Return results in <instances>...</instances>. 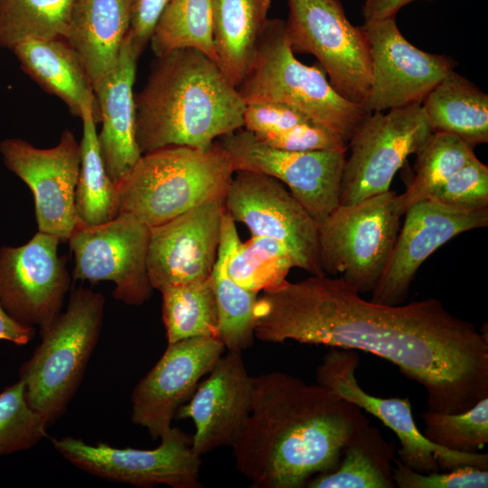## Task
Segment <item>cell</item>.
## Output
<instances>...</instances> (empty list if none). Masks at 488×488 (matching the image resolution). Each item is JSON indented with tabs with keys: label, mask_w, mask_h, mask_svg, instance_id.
<instances>
[{
	"label": "cell",
	"mask_w": 488,
	"mask_h": 488,
	"mask_svg": "<svg viewBox=\"0 0 488 488\" xmlns=\"http://www.w3.org/2000/svg\"><path fill=\"white\" fill-rule=\"evenodd\" d=\"M421 107L433 133L455 135L472 148L488 142V95L454 70Z\"/></svg>",
	"instance_id": "obj_26"
},
{
	"label": "cell",
	"mask_w": 488,
	"mask_h": 488,
	"mask_svg": "<svg viewBox=\"0 0 488 488\" xmlns=\"http://www.w3.org/2000/svg\"><path fill=\"white\" fill-rule=\"evenodd\" d=\"M141 50L129 33L113 68L93 85L100 112L98 143L105 170L118 185L142 156L136 136L133 87Z\"/></svg>",
	"instance_id": "obj_22"
},
{
	"label": "cell",
	"mask_w": 488,
	"mask_h": 488,
	"mask_svg": "<svg viewBox=\"0 0 488 488\" xmlns=\"http://www.w3.org/2000/svg\"><path fill=\"white\" fill-rule=\"evenodd\" d=\"M360 27L371 62V83L363 105L370 113L421 104L455 66L447 55L426 52L411 44L395 16L365 21Z\"/></svg>",
	"instance_id": "obj_16"
},
{
	"label": "cell",
	"mask_w": 488,
	"mask_h": 488,
	"mask_svg": "<svg viewBox=\"0 0 488 488\" xmlns=\"http://www.w3.org/2000/svg\"><path fill=\"white\" fill-rule=\"evenodd\" d=\"M237 235L235 221L225 208L217 259L210 277L218 309V339L229 351L242 352L252 345L255 337L258 293L239 286L227 274V258Z\"/></svg>",
	"instance_id": "obj_28"
},
{
	"label": "cell",
	"mask_w": 488,
	"mask_h": 488,
	"mask_svg": "<svg viewBox=\"0 0 488 488\" xmlns=\"http://www.w3.org/2000/svg\"><path fill=\"white\" fill-rule=\"evenodd\" d=\"M396 192L339 204L319 224L324 274L340 273L357 292L372 291L388 264L399 231Z\"/></svg>",
	"instance_id": "obj_7"
},
{
	"label": "cell",
	"mask_w": 488,
	"mask_h": 488,
	"mask_svg": "<svg viewBox=\"0 0 488 488\" xmlns=\"http://www.w3.org/2000/svg\"><path fill=\"white\" fill-rule=\"evenodd\" d=\"M393 480L399 488H487L488 470L461 466L444 473L420 474L394 459Z\"/></svg>",
	"instance_id": "obj_38"
},
{
	"label": "cell",
	"mask_w": 488,
	"mask_h": 488,
	"mask_svg": "<svg viewBox=\"0 0 488 488\" xmlns=\"http://www.w3.org/2000/svg\"><path fill=\"white\" fill-rule=\"evenodd\" d=\"M20 66L46 92L58 97L70 112L81 117L85 107L100 123V112L90 79L73 48L63 38L32 39L11 49Z\"/></svg>",
	"instance_id": "obj_24"
},
{
	"label": "cell",
	"mask_w": 488,
	"mask_h": 488,
	"mask_svg": "<svg viewBox=\"0 0 488 488\" xmlns=\"http://www.w3.org/2000/svg\"><path fill=\"white\" fill-rule=\"evenodd\" d=\"M149 42L155 57L190 48L216 62L211 0H169Z\"/></svg>",
	"instance_id": "obj_32"
},
{
	"label": "cell",
	"mask_w": 488,
	"mask_h": 488,
	"mask_svg": "<svg viewBox=\"0 0 488 488\" xmlns=\"http://www.w3.org/2000/svg\"><path fill=\"white\" fill-rule=\"evenodd\" d=\"M371 301L403 304L418 269L438 248L463 232L487 227L488 207L462 209L433 199L410 206Z\"/></svg>",
	"instance_id": "obj_18"
},
{
	"label": "cell",
	"mask_w": 488,
	"mask_h": 488,
	"mask_svg": "<svg viewBox=\"0 0 488 488\" xmlns=\"http://www.w3.org/2000/svg\"><path fill=\"white\" fill-rule=\"evenodd\" d=\"M295 267L287 249L275 239L253 236L241 242L237 235L231 244L226 271L239 286L258 293L279 286Z\"/></svg>",
	"instance_id": "obj_33"
},
{
	"label": "cell",
	"mask_w": 488,
	"mask_h": 488,
	"mask_svg": "<svg viewBox=\"0 0 488 488\" xmlns=\"http://www.w3.org/2000/svg\"><path fill=\"white\" fill-rule=\"evenodd\" d=\"M169 0H133L129 29L136 45L144 51Z\"/></svg>",
	"instance_id": "obj_41"
},
{
	"label": "cell",
	"mask_w": 488,
	"mask_h": 488,
	"mask_svg": "<svg viewBox=\"0 0 488 488\" xmlns=\"http://www.w3.org/2000/svg\"><path fill=\"white\" fill-rule=\"evenodd\" d=\"M74 0H0V49L32 39L64 38Z\"/></svg>",
	"instance_id": "obj_34"
},
{
	"label": "cell",
	"mask_w": 488,
	"mask_h": 488,
	"mask_svg": "<svg viewBox=\"0 0 488 488\" xmlns=\"http://www.w3.org/2000/svg\"><path fill=\"white\" fill-rule=\"evenodd\" d=\"M215 337H195L168 343L162 357L135 387L131 420L160 438L172 427L177 410L186 403L201 379L225 351Z\"/></svg>",
	"instance_id": "obj_19"
},
{
	"label": "cell",
	"mask_w": 488,
	"mask_h": 488,
	"mask_svg": "<svg viewBox=\"0 0 488 488\" xmlns=\"http://www.w3.org/2000/svg\"><path fill=\"white\" fill-rule=\"evenodd\" d=\"M104 308L101 293L73 289L65 311L40 329L41 343L20 367L26 399L48 424L64 413L81 382L99 342Z\"/></svg>",
	"instance_id": "obj_6"
},
{
	"label": "cell",
	"mask_w": 488,
	"mask_h": 488,
	"mask_svg": "<svg viewBox=\"0 0 488 488\" xmlns=\"http://www.w3.org/2000/svg\"><path fill=\"white\" fill-rule=\"evenodd\" d=\"M4 164L32 191L38 230L66 242L79 223L75 191L80 146L65 129L52 148H38L20 138L0 142Z\"/></svg>",
	"instance_id": "obj_15"
},
{
	"label": "cell",
	"mask_w": 488,
	"mask_h": 488,
	"mask_svg": "<svg viewBox=\"0 0 488 488\" xmlns=\"http://www.w3.org/2000/svg\"><path fill=\"white\" fill-rule=\"evenodd\" d=\"M429 199L468 210L488 207V166L475 156L454 173Z\"/></svg>",
	"instance_id": "obj_37"
},
{
	"label": "cell",
	"mask_w": 488,
	"mask_h": 488,
	"mask_svg": "<svg viewBox=\"0 0 488 488\" xmlns=\"http://www.w3.org/2000/svg\"><path fill=\"white\" fill-rule=\"evenodd\" d=\"M154 449L117 448L106 443L90 445L64 436L52 439L54 449L78 468L98 477L138 487L165 484L173 488H199V456L192 436L171 427Z\"/></svg>",
	"instance_id": "obj_11"
},
{
	"label": "cell",
	"mask_w": 488,
	"mask_h": 488,
	"mask_svg": "<svg viewBox=\"0 0 488 488\" xmlns=\"http://www.w3.org/2000/svg\"><path fill=\"white\" fill-rule=\"evenodd\" d=\"M48 425L28 403L22 380L0 392V456L34 446L47 436Z\"/></svg>",
	"instance_id": "obj_36"
},
{
	"label": "cell",
	"mask_w": 488,
	"mask_h": 488,
	"mask_svg": "<svg viewBox=\"0 0 488 488\" xmlns=\"http://www.w3.org/2000/svg\"><path fill=\"white\" fill-rule=\"evenodd\" d=\"M160 292L168 343L195 337L218 338V309L211 277Z\"/></svg>",
	"instance_id": "obj_30"
},
{
	"label": "cell",
	"mask_w": 488,
	"mask_h": 488,
	"mask_svg": "<svg viewBox=\"0 0 488 488\" xmlns=\"http://www.w3.org/2000/svg\"><path fill=\"white\" fill-rule=\"evenodd\" d=\"M80 118L83 129L75 208L79 223L93 226L108 222L118 214V195L101 159L97 123L89 107L83 108Z\"/></svg>",
	"instance_id": "obj_29"
},
{
	"label": "cell",
	"mask_w": 488,
	"mask_h": 488,
	"mask_svg": "<svg viewBox=\"0 0 488 488\" xmlns=\"http://www.w3.org/2000/svg\"><path fill=\"white\" fill-rule=\"evenodd\" d=\"M255 337L360 350L393 363L427 393V410L460 413L488 398V334L437 298L385 305L342 277L312 275L264 291Z\"/></svg>",
	"instance_id": "obj_1"
},
{
	"label": "cell",
	"mask_w": 488,
	"mask_h": 488,
	"mask_svg": "<svg viewBox=\"0 0 488 488\" xmlns=\"http://www.w3.org/2000/svg\"><path fill=\"white\" fill-rule=\"evenodd\" d=\"M364 411L317 382L283 371L253 377L250 414L232 446L252 486L301 488L333 471L352 437L370 424Z\"/></svg>",
	"instance_id": "obj_2"
},
{
	"label": "cell",
	"mask_w": 488,
	"mask_h": 488,
	"mask_svg": "<svg viewBox=\"0 0 488 488\" xmlns=\"http://www.w3.org/2000/svg\"><path fill=\"white\" fill-rule=\"evenodd\" d=\"M421 417L423 435L444 448L477 453L488 443V398L460 413L427 410Z\"/></svg>",
	"instance_id": "obj_35"
},
{
	"label": "cell",
	"mask_w": 488,
	"mask_h": 488,
	"mask_svg": "<svg viewBox=\"0 0 488 488\" xmlns=\"http://www.w3.org/2000/svg\"><path fill=\"white\" fill-rule=\"evenodd\" d=\"M60 242L38 230L19 247L0 248V304L23 324L42 329L61 312L70 277Z\"/></svg>",
	"instance_id": "obj_17"
},
{
	"label": "cell",
	"mask_w": 488,
	"mask_h": 488,
	"mask_svg": "<svg viewBox=\"0 0 488 488\" xmlns=\"http://www.w3.org/2000/svg\"><path fill=\"white\" fill-rule=\"evenodd\" d=\"M233 174L218 141L206 150L170 146L144 154L117 185L118 213L160 225L204 202H224Z\"/></svg>",
	"instance_id": "obj_4"
},
{
	"label": "cell",
	"mask_w": 488,
	"mask_h": 488,
	"mask_svg": "<svg viewBox=\"0 0 488 488\" xmlns=\"http://www.w3.org/2000/svg\"><path fill=\"white\" fill-rule=\"evenodd\" d=\"M34 333V327L16 321L0 304V340L17 345H25L33 339Z\"/></svg>",
	"instance_id": "obj_42"
},
{
	"label": "cell",
	"mask_w": 488,
	"mask_h": 488,
	"mask_svg": "<svg viewBox=\"0 0 488 488\" xmlns=\"http://www.w3.org/2000/svg\"><path fill=\"white\" fill-rule=\"evenodd\" d=\"M417 0H365L362 15L365 21L396 16L404 5Z\"/></svg>",
	"instance_id": "obj_43"
},
{
	"label": "cell",
	"mask_w": 488,
	"mask_h": 488,
	"mask_svg": "<svg viewBox=\"0 0 488 488\" xmlns=\"http://www.w3.org/2000/svg\"><path fill=\"white\" fill-rule=\"evenodd\" d=\"M395 442L368 424L345 446L337 467L313 476L309 488H394Z\"/></svg>",
	"instance_id": "obj_27"
},
{
	"label": "cell",
	"mask_w": 488,
	"mask_h": 488,
	"mask_svg": "<svg viewBox=\"0 0 488 488\" xmlns=\"http://www.w3.org/2000/svg\"><path fill=\"white\" fill-rule=\"evenodd\" d=\"M237 89L246 105H287L348 143L371 115L364 106L342 97L320 65L308 66L296 58L287 41L285 21L280 19H268L251 64Z\"/></svg>",
	"instance_id": "obj_5"
},
{
	"label": "cell",
	"mask_w": 488,
	"mask_h": 488,
	"mask_svg": "<svg viewBox=\"0 0 488 488\" xmlns=\"http://www.w3.org/2000/svg\"><path fill=\"white\" fill-rule=\"evenodd\" d=\"M223 201L204 202L150 228L147 273L153 289L207 280L221 239Z\"/></svg>",
	"instance_id": "obj_20"
},
{
	"label": "cell",
	"mask_w": 488,
	"mask_h": 488,
	"mask_svg": "<svg viewBox=\"0 0 488 488\" xmlns=\"http://www.w3.org/2000/svg\"><path fill=\"white\" fill-rule=\"evenodd\" d=\"M135 104L142 155L170 146L206 150L243 128L246 108L218 64L190 48L156 57Z\"/></svg>",
	"instance_id": "obj_3"
},
{
	"label": "cell",
	"mask_w": 488,
	"mask_h": 488,
	"mask_svg": "<svg viewBox=\"0 0 488 488\" xmlns=\"http://www.w3.org/2000/svg\"><path fill=\"white\" fill-rule=\"evenodd\" d=\"M308 122L311 121L296 109L277 102L247 104L243 114V128L255 136L283 131Z\"/></svg>",
	"instance_id": "obj_40"
},
{
	"label": "cell",
	"mask_w": 488,
	"mask_h": 488,
	"mask_svg": "<svg viewBox=\"0 0 488 488\" xmlns=\"http://www.w3.org/2000/svg\"><path fill=\"white\" fill-rule=\"evenodd\" d=\"M286 1L285 27L292 51L314 55L333 88L363 106L371 83V62L361 27L351 23L340 0Z\"/></svg>",
	"instance_id": "obj_8"
},
{
	"label": "cell",
	"mask_w": 488,
	"mask_h": 488,
	"mask_svg": "<svg viewBox=\"0 0 488 488\" xmlns=\"http://www.w3.org/2000/svg\"><path fill=\"white\" fill-rule=\"evenodd\" d=\"M473 149L455 135L432 133L416 153L412 183L403 193L396 195L399 213L403 215L413 204L429 199L454 173L475 157Z\"/></svg>",
	"instance_id": "obj_31"
},
{
	"label": "cell",
	"mask_w": 488,
	"mask_h": 488,
	"mask_svg": "<svg viewBox=\"0 0 488 488\" xmlns=\"http://www.w3.org/2000/svg\"><path fill=\"white\" fill-rule=\"evenodd\" d=\"M149 235L150 228L127 212L98 225L78 223L68 240L74 255L73 279L113 282L115 299L144 304L154 290L147 273Z\"/></svg>",
	"instance_id": "obj_13"
},
{
	"label": "cell",
	"mask_w": 488,
	"mask_h": 488,
	"mask_svg": "<svg viewBox=\"0 0 488 488\" xmlns=\"http://www.w3.org/2000/svg\"><path fill=\"white\" fill-rule=\"evenodd\" d=\"M359 364L356 350L332 347L316 369V382L356 404L392 430L400 442L397 452L404 465L420 474L461 466L488 470L487 454L453 451L429 441L415 422L408 397L381 398L366 392L355 375Z\"/></svg>",
	"instance_id": "obj_9"
},
{
	"label": "cell",
	"mask_w": 488,
	"mask_h": 488,
	"mask_svg": "<svg viewBox=\"0 0 488 488\" xmlns=\"http://www.w3.org/2000/svg\"><path fill=\"white\" fill-rule=\"evenodd\" d=\"M224 199L234 221L246 225L252 236L281 242L295 267L312 275H325L320 259L319 225L305 207L268 175L235 171Z\"/></svg>",
	"instance_id": "obj_12"
},
{
	"label": "cell",
	"mask_w": 488,
	"mask_h": 488,
	"mask_svg": "<svg viewBox=\"0 0 488 488\" xmlns=\"http://www.w3.org/2000/svg\"><path fill=\"white\" fill-rule=\"evenodd\" d=\"M432 133L421 104L371 113L349 142L340 204L389 191L395 174Z\"/></svg>",
	"instance_id": "obj_10"
},
{
	"label": "cell",
	"mask_w": 488,
	"mask_h": 488,
	"mask_svg": "<svg viewBox=\"0 0 488 488\" xmlns=\"http://www.w3.org/2000/svg\"><path fill=\"white\" fill-rule=\"evenodd\" d=\"M218 142L229 155L234 172L252 171L285 183L318 225L340 204L345 152L277 149L244 128Z\"/></svg>",
	"instance_id": "obj_14"
},
{
	"label": "cell",
	"mask_w": 488,
	"mask_h": 488,
	"mask_svg": "<svg viewBox=\"0 0 488 488\" xmlns=\"http://www.w3.org/2000/svg\"><path fill=\"white\" fill-rule=\"evenodd\" d=\"M133 0H74L63 38L79 55L92 86L115 65L131 23Z\"/></svg>",
	"instance_id": "obj_23"
},
{
	"label": "cell",
	"mask_w": 488,
	"mask_h": 488,
	"mask_svg": "<svg viewBox=\"0 0 488 488\" xmlns=\"http://www.w3.org/2000/svg\"><path fill=\"white\" fill-rule=\"evenodd\" d=\"M252 395L253 377L242 352L222 354L175 415L193 422L192 449L199 456L220 446L232 447L250 414Z\"/></svg>",
	"instance_id": "obj_21"
},
{
	"label": "cell",
	"mask_w": 488,
	"mask_h": 488,
	"mask_svg": "<svg viewBox=\"0 0 488 488\" xmlns=\"http://www.w3.org/2000/svg\"><path fill=\"white\" fill-rule=\"evenodd\" d=\"M216 63L238 87L266 28L271 0H211Z\"/></svg>",
	"instance_id": "obj_25"
},
{
	"label": "cell",
	"mask_w": 488,
	"mask_h": 488,
	"mask_svg": "<svg viewBox=\"0 0 488 488\" xmlns=\"http://www.w3.org/2000/svg\"><path fill=\"white\" fill-rule=\"evenodd\" d=\"M255 137L271 147L286 151L338 150L346 152L349 148V143L343 137L311 122L299 124L283 131L255 136Z\"/></svg>",
	"instance_id": "obj_39"
}]
</instances>
